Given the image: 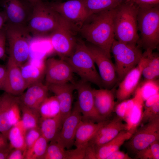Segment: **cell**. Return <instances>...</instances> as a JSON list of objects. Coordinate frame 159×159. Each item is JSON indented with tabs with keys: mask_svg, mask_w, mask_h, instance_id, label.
<instances>
[{
	"mask_svg": "<svg viewBox=\"0 0 159 159\" xmlns=\"http://www.w3.org/2000/svg\"><path fill=\"white\" fill-rule=\"evenodd\" d=\"M115 8L91 15L79 31L87 41L100 48L110 58L111 47L115 39Z\"/></svg>",
	"mask_w": 159,
	"mask_h": 159,
	"instance_id": "obj_1",
	"label": "cell"
},
{
	"mask_svg": "<svg viewBox=\"0 0 159 159\" xmlns=\"http://www.w3.org/2000/svg\"><path fill=\"white\" fill-rule=\"evenodd\" d=\"M138 11L135 6L124 1L115 8L113 23L116 40L134 44L139 43Z\"/></svg>",
	"mask_w": 159,
	"mask_h": 159,
	"instance_id": "obj_2",
	"label": "cell"
},
{
	"mask_svg": "<svg viewBox=\"0 0 159 159\" xmlns=\"http://www.w3.org/2000/svg\"><path fill=\"white\" fill-rule=\"evenodd\" d=\"M64 59L70 66L74 73L77 74L81 80L102 88V80L95 63L87 45L83 41L77 39L72 53Z\"/></svg>",
	"mask_w": 159,
	"mask_h": 159,
	"instance_id": "obj_3",
	"label": "cell"
},
{
	"mask_svg": "<svg viewBox=\"0 0 159 159\" xmlns=\"http://www.w3.org/2000/svg\"><path fill=\"white\" fill-rule=\"evenodd\" d=\"M60 17L48 3L41 0L33 5L26 27L34 37L50 36L58 25Z\"/></svg>",
	"mask_w": 159,
	"mask_h": 159,
	"instance_id": "obj_4",
	"label": "cell"
},
{
	"mask_svg": "<svg viewBox=\"0 0 159 159\" xmlns=\"http://www.w3.org/2000/svg\"><path fill=\"white\" fill-rule=\"evenodd\" d=\"M5 28L9 45L8 59L20 67L29 57L30 43L32 36L26 26L6 23Z\"/></svg>",
	"mask_w": 159,
	"mask_h": 159,
	"instance_id": "obj_5",
	"label": "cell"
},
{
	"mask_svg": "<svg viewBox=\"0 0 159 159\" xmlns=\"http://www.w3.org/2000/svg\"><path fill=\"white\" fill-rule=\"evenodd\" d=\"M138 25L140 45L145 50L155 49L159 44V6L138 9Z\"/></svg>",
	"mask_w": 159,
	"mask_h": 159,
	"instance_id": "obj_6",
	"label": "cell"
},
{
	"mask_svg": "<svg viewBox=\"0 0 159 159\" xmlns=\"http://www.w3.org/2000/svg\"><path fill=\"white\" fill-rule=\"evenodd\" d=\"M115 62L118 80H122L128 72L136 67L142 57L140 46L118 41L115 39L111 49Z\"/></svg>",
	"mask_w": 159,
	"mask_h": 159,
	"instance_id": "obj_7",
	"label": "cell"
},
{
	"mask_svg": "<svg viewBox=\"0 0 159 159\" xmlns=\"http://www.w3.org/2000/svg\"><path fill=\"white\" fill-rule=\"evenodd\" d=\"M77 32L60 16L58 25L50 36L52 46L61 58L64 59L72 53L77 40L76 38Z\"/></svg>",
	"mask_w": 159,
	"mask_h": 159,
	"instance_id": "obj_8",
	"label": "cell"
},
{
	"mask_svg": "<svg viewBox=\"0 0 159 159\" xmlns=\"http://www.w3.org/2000/svg\"><path fill=\"white\" fill-rule=\"evenodd\" d=\"M48 3L78 32L83 23L89 16L82 0H68L63 2Z\"/></svg>",
	"mask_w": 159,
	"mask_h": 159,
	"instance_id": "obj_9",
	"label": "cell"
},
{
	"mask_svg": "<svg viewBox=\"0 0 159 159\" xmlns=\"http://www.w3.org/2000/svg\"><path fill=\"white\" fill-rule=\"evenodd\" d=\"M90 83L81 79L74 83L75 90L78 94L75 105L81 113L83 119L99 122L106 119L100 115L96 109L93 89Z\"/></svg>",
	"mask_w": 159,
	"mask_h": 159,
	"instance_id": "obj_10",
	"label": "cell"
},
{
	"mask_svg": "<svg viewBox=\"0 0 159 159\" xmlns=\"http://www.w3.org/2000/svg\"><path fill=\"white\" fill-rule=\"evenodd\" d=\"M128 140L127 146L136 153L159 140V116L138 128Z\"/></svg>",
	"mask_w": 159,
	"mask_h": 159,
	"instance_id": "obj_11",
	"label": "cell"
},
{
	"mask_svg": "<svg viewBox=\"0 0 159 159\" xmlns=\"http://www.w3.org/2000/svg\"><path fill=\"white\" fill-rule=\"evenodd\" d=\"M1 7L6 18V23L26 26L33 5L27 0H0Z\"/></svg>",
	"mask_w": 159,
	"mask_h": 159,
	"instance_id": "obj_12",
	"label": "cell"
},
{
	"mask_svg": "<svg viewBox=\"0 0 159 159\" xmlns=\"http://www.w3.org/2000/svg\"><path fill=\"white\" fill-rule=\"evenodd\" d=\"M87 46L98 68L103 87L109 89L118 80L115 65L111 58L100 48L92 44Z\"/></svg>",
	"mask_w": 159,
	"mask_h": 159,
	"instance_id": "obj_13",
	"label": "cell"
},
{
	"mask_svg": "<svg viewBox=\"0 0 159 159\" xmlns=\"http://www.w3.org/2000/svg\"><path fill=\"white\" fill-rule=\"evenodd\" d=\"M46 84H60L72 82L74 72L64 59H48L45 63Z\"/></svg>",
	"mask_w": 159,
	"mask_h": 159,
	"instance_id": "obj_14",
	"label": "cell"
},
{
	"mask_svg": "<svg viewBox=\"0 0 159 159\" xmlns=\"http://www.w3.org/2000/svg\"><path fill=\"white\" fill-rule=\"evenodd\" d=\"M144 100L140 87L135 92L134 97L127 99V105L123 120L127 126V130L133 134L140 125L144 110Z\"/></svg>",
	"mask_w": 159,
	"mask_h": 159,
	"instance_id": "obj_15",
	"label": "cell"
},
{
	"mask_svg": "<svg viewBox=\"0 0 159 159\" xmlns=\"http://www.w3.org/2000/svg\"><path fill=\"white\" fill-rule=\"evenodd\" d=\"M82 118V114L75 104L71 113L63 121L60 131L54 140L65 149H70L74 144L76 130Z\"/></svg>",
	"mask_w": 159,
	"mask_h": 159,
	"instance_id": "obj_16",
	"label": "cell"
},
{
	"mask_svg": "<svg viewBox=\"0 0 159 159\" xmlns=\"http://www.w3.org/2000/svg\"><path fill=\"white\" fill-rule=\"evenodd\" d=\"M117 116L112 120L106 122L97 130L88 144L95 150L100 146L108 142L121 131L127 130L125 123Z\"/></svg>",
	"mask_w": 159,
	"mask_h": 159,
	"instance_id": "obj_17",
	"label": "cell"
},
{
	"mask_svg": "<svg viewBox=\"0 0 159 159\" xmlns=\"http://www.w3.org/2000/svg\"><path fill=\"white\" fill-rule=\"evenodd\" d=\"M47 85L49 90L54 94L58 101L60 109L59 116L62 125L72 111L73 93L75 90L74 83Z\"/></svg>",
	"mask_w": 159,
	"mask_h": 159,
	"instance_id": "obj_18",
	"label": "cell"
},
{
	"mask_svg": "<svg viewBox=\"0 0 159 159\" xmlns=\"http://www.w3.org/2000/svg\"><path fill=\"white\" fill-rule=\"evenodd\" d=\"M4 92L16 96L22 94L27 88L22 76L20 67L8 59Z\"/></svg>",
	"mask_w": 159,
	"mask_h": 159,
	"instance_id": "obj_19",
	"label": "cell"
},
{
	"mask_svg": "<svg viewBox=\"0 0 159 159\" xmlns=\"http://www.w3.org/2000/svg\"><path fill=\"white\" fill-rule=\"evenodd\" d=\"M142 69L141 65L139 63L122 80L116 92V98L119 102L128 99L135 92L142 75Z\"/></svg>",
	"mask_w": 159,
	"mask_h": 159,
	"instance_id": "obj_20",
	"label": "cell"
},
{
	"mask_svg": "<svg viewBox=\"0 0 159 159\" xmlns=\"http://www.w3.org/2000/svg\"><path fill=\"white\" fill-rule=\"evenodd\" d=\"M93 93L96 109L102 117H106L114 110L116 102L113 92L108 89H93Z\"/></svg>",
	"mask_w": 159,
	"mask_h": 159,
	"instance_id": "obj_21",
	"label": "cell"
},
{
	"mask_svg": "<svg viewBox=\"0 0 159 159\" xmlns=\"http://www.w3.org/2000/svg\"><path fill=\"white\" fill-rule=\"evenodd\" d=\"M23 77L27 87L39 82L45 74V63L41 59H32L20 67Z\"/></svg>",
	"mask_w": 159,
	"mask_h": 159,
	"instance_id": "obj_22",
	"label": "cell"
},
{
	"mask_svg": "<svg viewBox=\"0 0 159 159\" xmlns=\"http://www.w3.org/2000/svg\"><path fill=\"white\" fill-rule=\"evenodd\" d=\"M107 121L106 120L95 122L82 118L76 130L74 145L77 147L88 143L98 129Z\"/></svg>",
	"mask_w": 159,
	"mask_h": 159,
	"instance_id": "obj_23",
	"label": "cell"
},
{
	"mask_svg": "<svg viewBox=\"0 0 159 159\" xmlns=\"http://www.w3.org/2000/svg\"><path fill=\"white\" fill-rule=\"evenodd\" d=\"M132 135L127 130L120 131L112 140L95 150L96 159H106L113 153L119 150L125 141L129 139Z\"/></svg>",
	"mask_w": 159,
	"mask_h": 159,
	"instance_id": "obj_24",
	"label": "cell"
},
{
	"mask_svg": "<svg viewBox=\"0 0 159 159\" xmlns=\"http://www.w3.org/2000/svg\"><path fill=\"white\" fill-rule=\"evenodd\" d=\"M15 96L5 92L0 96V132L7 138L9 131L12 127L9 120V111Z\"/></svg>",
	"mask_w": 159,
	"mask_h": 159,
	"instance_id": "obj_25",
	"label": "cell"
},
{
	"mask_svg": "<svg viewBox=\"0 0 159 159\" xmlns=\"http://www.w3.org/2000/svg\"><path fill=\"white\" fill-rule=\"evenodd\" d=\"M62 126L59 114L51 118L41 117L39 127L42 135L48 142L56 137Z\"/></svg>",
	"mask_w": 159,
	"mask_h": 159,
	"instance_id": "obj_26",
	"label": "cell"
},
{
	"mask_svg": "<svg viewBox=\"0 0 159 159\" xmlns=\"http://www.w3.org/2000/svg\"><path fill=\"white\" fill-rule=\"evenodd\" d=\"M21 120L12 127L8 135L9 145L12 148L26 150L25 141L26 131Z\"/></svg>",
	"mask_w": 159,
	"mask_h": 159,
	"instance_id": "obj_27",
	"label": "cell"
},
{
	"mask_svg": "<svg viewBox=\"0 0 159 159\" xmlns=\"http://www.w3.org/2000/svg\"><path fill=\"white\" fill-rule=\"evenodd\" d=\"M90 16L91 15L115 9L123 0H82Z\"/></svg>",
	"mask_w": 159,
	"mask_h": 159,
	"instance_id": "obj_28",
	"label": "cell"
},
{
	"mask_svg": "<svg viewBox=\"0 0 159 159\" xmlns=\"http://www.w3.org/2000/svg\"><path fill=\"white\" fill-rule=\"evenodd\" d=\"M38 110L42 118H53L59 115L60 107L56 97H47L40 104Z\"/></svg>",
	"mask_w": 159,
	"mask_h": 159,
	"instance_id": "obj_29",
	"label": "cell"
},
{
	"mask_svg": "<svg viewBox=\"0 0 159 159\" xmlns=\"http://www.w3.org/2000/svg\"><path fill=\"white\" fill-rule=\"evenodd\" d=\"M19 104L22 115L21 120L26 130L39 127L41 117L38 110Z\"/></svg>",
	"mask_w": 159,
	"mask_h": 159,
	"instance_id": "obj_30",
	"label": "cell"
},
{
	"mask_svg": "<svg viewBox=\"0 0 159 159\" xmlns=\"http://www.w3.org/2000/svg\"><path fill=\"white\" fill-rule=\"evenodd\" d=\"M48 142L42 135L31 148L26 150L25 159H43Z\"/></svg>",
	"mask_w": 159,
	"mask_h": 159,
	"instance_id": "obj_31",
	"label": "cell"
},
{
	"mask_svg": "<svg viewBox=\"0 0 159 159\" xmlns=\"http://www.w3.org/2000/svg\"><path fill=\"white\" fill-rule=\"evenodd\" d=\"M55 140L50 141L48 145L45 154L43 159H65V150Z\"/></svg>",
	"mask_w": 159,
	"mask_h": 159,
	"instance_id": "obj_32",
	"label": "cell"
},
{
	"mask_svg": "<svg viewBox=\"0 0 159 159\" xmlns=\"http://www.w3.org/2000/svg\"><path fill=\"white\" fill-rule=\"evenodd\" d=\"M159 140L156 141L136 153L135 158L140 159H159Z\"/></svg>",
	"mask_w": 159,
	"mask_h": 159,
	"instance_id": "obj_33",
	"label": "cell"
},
{
	"mask_svg": "<svg viewBox=\"0 0 159 159\" xmlns=\"http://www.w3.org/2000/svg\"><path fill=\"white\" fill-rule=\"evenodd\" d=\"M140 87L144 101L152 95L159 93L158 80H145Z\"/></svg>",
	"mask_w": 159,
	"mask_h": 159,
	"instance_id": "obj_34",
	"label": "cell"
},
{
	"mask_svg": "<svg viewBox=\"0 0 159 159\" xmlns=\"http://www.w3.org/2000/svg\"><path fill=\"white\" fill-rule=\"evenodd\" d=\"M21 112L18 96H16L11 103L9 113V120L12 126L21 120Z\"/></svg>",
	"mask_w": 159,
	"mask_h": 159,
	"instance_id": "obj_35",
	"label": "cell"
},
{
	"mask_svg": "<svg viewBox=\"0 0 159 159\" xmlns=\"http://www.w3.org/2000/svg\"><path fill=\"white\" fill-rule=\"evenodd\" d=\"M144 108L140 124L146 123L159 116V100Z\"/></svg>",
	"mask_w": 159,
	"mask_h": 159,
	"instance_id": "obj_36",
	"label": "cell"
},
{
	"mask_svg": "<svg viewBox=\"0 0 159 159\" xmlns=\"http://www.w3.org/2000/svg\"><path fill=\"white\" fill-rule=\"evenodd\" d=\"M41 136L42 134L39 126L27 130L25 136L26 150L31 148Z\"/></svg>",
	"mask_w": 159,
	"mask_h": 159,
	"instance_id": "obj_37",
	"label": "cell"
},
{
	"mask_svg": "<svg viewBox=\"0 0 159 159\" xmlns=\"http://www.w3.org/2000/svg\"><path fill=\"white\" fill-rule=\"evenodd\" d=\"M88 144L76 147L75 149L65 150V159H85Z\"/></svg>",
	"mask_w": 159,
	"mask_h": 159,
	"instance_id": "obj_38",
	"label": "cell"
},
{
	"mask_svg": "<svg viewBox=\"0 0 159 159\" xmlns=\"http://www.w3.org/2000/svg\"><path fill=\"white\" fill-rule=\"evenodd\" d=\"M138 9L153 7L159 6V0H124Z\"/></svg>",
	"mask_w": 159,
	"mask_h": 159,
	"instance_id": "obj_39",
	"label": "cell"
},
{
	"mask_svg": "<svg viewBox=\"0 0 159 159\" xmlns=\"http://www.w3.org/2000/svg\"><path fill=\"white\" fill-rule=\"evenodd\" d=\"M6 41V34L4 26L0 31V60L3 59L5 56Z\"/></svg>",
	"mask_w": 159,
	"mask_h": 159,
	"instance_id": "obj_40",
	"label": "cell"
},
{
	"mask_svg": "<svg viewBox=\"0 0 159 159\" xmlns=\"http://www.w3.org/2000/svg\"><path fill=\"white\" fill-rule=\"evenodd\" d=\"M26 151L19 149H12L7 159H25Z\"/></svg>",
	"mask_w": 159,
	"mask_h": 159,
	"instance_id": "obj_41",
	"label": "cell"
},
{
	"mask_svg": "<svg viewBox=\"0 0 159 159\" xmlns=\"http://www.w3.org/2000/svg\"><path fill=\"white\" fill-rule=\"evenodd\" d=\"M126 105L127 100H125L120 102L115 106L114 109L117 116L123 120L125 115Z\"/></svg>",
	"mask_w": 159,
	"mask_h": 159,
	"instance_id": "obj_42",
	"label": "cell"
},
{
	"mask_svg": "<svg viewBox=\"0 0 159 159\" xmlns=\"http://www.w3.org/2000/svg\"><path fill=\"white\" fill-rule=\"evenodd\" d=\"M127 153L120 151L119 150L114 152L106 159H132Z\"/></svg>",
	"mask_w": 159,
	"mask_h": 159,
	"instance_id": "obj_43",
	"label": "cell"
},
{
	"mask_svg": "<svg viewBox=\"0 0 159 159\" xmlns=\"http://www.w3.org/2000/svg\"><path fill=\"white\" fill-rule=\"evenodd\" d=\"M6 67L0 64V90L4 91L6 77Z\"/></svg>",
	"mask_w": 159,
	"mask_h": 159,
	"instance_id": "obj_44",
	"label": "cell"
},
{
	"mask_svg": "<svg viewBox=\"0 0 159 159\" xmlns=\"http://www.w3.org/2000/svg\"><path fill=\"white\" fill-rule=\"evenodd\" d=\"M159 100V93L152 95L146 100L144 108L148 107Z\"/></svg>",
	"mask_w": 159,
	"mask_h": 159,
	"instance_id": "obj_45",
	"label": "cell"
},
{
	"mask_svg": "<svg viewBox=\"0 0 159 159\" xmlns=\"http://www.w3.org/2000/svg\"><path fill=\"white\" fill-rule=\"evenodd\" d=\"M8 139L0 132V149L7 148L9 146Z\"/></svg>",
	"mask_w": 159,
	"mask_h": 159,
	"instance_id": "obj_46",
	"label": "cell"
},
{
	"mask_svg": "<svg viewBox=\"0 0 159 159\" xmlns=\"http://www.w3.org/2000/svg\"><path fill=\"white\" fill-rule=\"evenodd\" d=\"M12 149L9 145L7 148L0 149V159H7L9 153Z\"/></svg>",
	"mask_w": 159,
	"mask_h": 159,
	"instance_id": "obj_47",
	"label": "cell"
},
{
	"mask_svg": "<svg viewBox=\"0 0 159 159\" xmlns=\"http://www.w3.org/2000/svg\"><path fill=\"white\" fill-rule=\"evenodd\" d=\"M7 23L6 16L2 10H0V31L4 26Z\"/></svg>",
	"mask_w": 159,
	"mask_h": 159,
	"instance_id": "obj_48",
	"label": "cell"
},
{
	"mask_svg": "<svg viewBox=\"0 0 159 159\" xmlns=\"http://www.w3.org/2000/svg\"><path fill=\"white\" fill-rule=\"evenodd\" d=\"M32 5L34 4L41 0H27Z\"/></svg>",
	"mask_w": 159,
	"mask_h": 159,
	"instance_id": "obj_49",
	"label": "cell"
},
{
	"mask_svg": "<svg viewBox=\"0 0 159 159\" xmlns=\"http://www.w3.org/2000/svg\"><path fill=\"white\" fill-rule=\"evenodd\" d=\"M0 101H1V97H0Z\"/></svg>",
	"mask_w": 159,
	"mask_h": 159,
	"instance_id": "obj_50",
	"label": "cell"
}]
</instances>
